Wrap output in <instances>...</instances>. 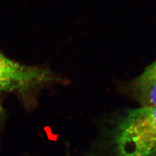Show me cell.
Segmentation results:
<instances>
[{"mask_svg": "<svg viewBox=\"0 0 156 156\" xmlns=\"http://www.w3.org/2000/svg\"><path fill=\"white\" fill-rule=\"evenodd\" d=\"M5 117V109L3 107L2 103L1 100H0V124L2 123L3 120Z\"/></svg>", "mask_w": 156, "mask_h": 156, "instance_id": "277c9868", "label": "cell"}, {"mask_svg": "<svg viewBox=\"0 0 156 156\" xmlns=\"http://www.w3.org/2000/svg\"><path fill=\"white\" fill-rule=\"evenodd\" d=\"M66 156H70V154H69V153H68V154H67Z\"/></svg>", "mask_w": 156, "mask_h": 156, "instance_id": "5b68a950", "label": "cell"}, {"mask_svg": "<svg viewBox=\"0 0 156 156\" xmlns=\"http://www.w3.org/2000/svg\"><path fill=\"white\" fill-rule=\"evenodd\" d=\"M57 83L64 79L49 68L22 65L0 52V92L24 94Z\"/></svg>", "mask_w": 156, "mask_h": 156, "instance_id": "7a4b0ae2", "label": "cell"}, {"mask_svg": "<svg viewBox=\"0 0 156 156\" xmlns=\"http://www.w3.org/2000/svg\"><path fill=\"white\" fill-rule=\"evenodd\" d=\"M124 89L140 105H156V60L127 83Z\"/></svg>", "mask_w": 156, "mask_h": 156, "instance_id": "3957f363", "label": "cell"}, {"mask_svg": "<svg viewBox=\"0 0 156 156\" xmlns=\"http://www.w3.org/2000/svg\"><path fill=\"white\" fill-rule=\"evenodd\" d=\"M113 156H156V105H140L121 115L111 130Z\"/></svg>", "mask_w": 156, "mask_h": 156, "instance_id": "6da1fadb", "label": "cell"}]
</instances>
